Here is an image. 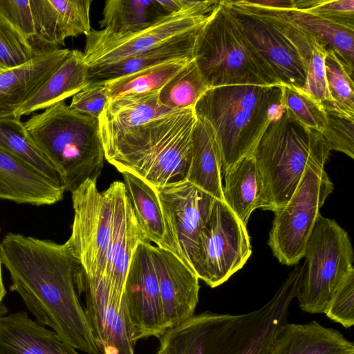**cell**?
<instances>
[{
    "label": "cell",
    "mask_w": 354,
    "mask_h": 354,
    "mask_svg": "<svg viewBox=\"0 0 354 354\" xmlns=\"http://www.w3.org/2000/svg\"><path fill=\"white\" fill-rule=\"evenodd\" d=\"M306 270L297 296L299 308L324 313L335 292L353 267L354 254L348 232L335 220L317 216L307 241Z\"/></svg>",
    "instance_id": "9"
},
{
    "label": "cell",
    "mask_w": 354,
    "mask_h": 354,
    "mask_svg": "<svg viewBox=\"0 0 354 354\" xmlns=\"http://www.w3.org/2000/svg\"><path fill=\"white\" fill-rule=\"evenodd\" d=\"M91 0H31L38 42L44 52L59 49L66 38L91 30Z\"/></svg>",
    "instance_id": "19"
},
{
    "label": "cell",
    "mask_w": 354,
    "mask_h": 354,
    "mask_svg": "<svg viewBox=\"0 0 354 354\" xmlns=\"http://www.w3.org/2000/svg\"><path fill=\"white\" fill-rule=\"evenodd\" d=\"M192 145L187 181L223 201L221 154L214 131L206 120L196 117Z\"/></svg>",
    "instance_id": "27"
},
{
    "label": "cell",
    "mask_w": 354,
    "mask_h": 354,
    "mask_svg": "<svg viewBox=\"0 0 354 354\" xmlns=\"http://www.w3.org/2000/svg\"><path fill=\"white\" fill-rule=\"evenodd\" d=\"M306 263L289 274L272 298L241 315L204 312L167 329L156 354H269L302 286Z\"/></svg>",
    "instance_id": "2"
},
{
    "label": "cell",
    "mask_w": 354,
    "mask_h": 354,
    "mask_svg": "<svg viewBox=\"0 0 354 354\" xmlns=\"http://www.w3.org/2000/svg\"><path fill=\"white\" fill-rule=\"evenodd\" d=\"M1 264L10 274V290L17 292L41 326L87 354H103L78 292L84 270L66 243L9 232L0 243Z\"/></svg>",
    "instance_id": "1"
},
{
    "label": "cell",
    "mask_w": 354,
    "mask_h": 354,
    "mask_svg": "<svg viewBox=\"0 0 354 354\" xmlns=\"http://www.w3.org/2000/svg\"><path fill=\"white\" fill-rule=\"evenodd\" d=\"M155 189L177 257L196 274L199 234L216 198L187 180Z\"/></svg>",
    "instance_id": "13"
},
{
    "label": "cell",
    "mask_w": 354,
    "mask_h": 354,
    "mask_svg": "<svg viewBox=\"0 0 354 354\" xmlns=\"http://www.w3.org/2000/svg\"><path fill=\"white\" fill-rule=\"evenodd\" d=\"M247 3L263 8L278 10H295V0H245Z\"/></svg>",
    "instance_id": "44"
},
{
    "label": "cell",
    "mask_w": 354,
    "mask_h": 354,
    "mask_svg": "<svg viewBox=\"0 0 354 354\" xmlns=\"http://www.w3.org/2000/svg\"><path fill=\"white\" fill-rule=\"evenodd\" d=\"M223 176V202L246 226L254 210L266 209L263 183L254 158H241Z\"/></svg>",
    "instance_id": "28"
},
{
    "label": "cell",
    "mask_w": 354,
    "mask_h": 354,
    "mask_svg": "<svg viewBox=\"0 0 354 354\" xmlns=\"http://www.w3.org/2000/svg\"><path fill=\"white\" fill-rule=\"evenodd\" d=\"M211 15L201 16L183 10L169 15L142 30L121 35L91 29L86 35L84 53L86 63L88 67H95L118 62L172 37L201 28Z\"/></svg>",
    "instance_id": "15"
},
{
    "label": "cell",
    "mask_w": 354,
    "mask_h": 354,
    "mask_svg": "<svg viewBox=\"0 0 354 354\" xmlns=\"http://www.w3.org/2000/svg\"><path fill=\"white\" fill-rule=\"evenodd\" d=\"M59 48L44 52L30 61L0 72V118L13 112L32 97L71 53Z\"/></svg>",
    "instance_id": "20"
},
{
    "label": "cell",
    "mask_w": 354,
    "mask_h": 354,
    "mask_svg": "<svg viewBox=\"0 0 354 354\" xmlns=\"http://www.w3.org/2000/svg\"><path fill=\"white\" fill-rule=\"evenodd\" d=\"M203 27L172 37L118 62L103 66L88 67V83H104L167 62L193 59L196 38Z\"/></svg>",
    "instance_id": "23"
},
{
    "label": "cell",
    "mask_w": 354,
    "mask_h": 354,
    "mask_svg": "<svg viewBox=\"0 0 354 354\" xmlns=\"http://www.w3.org/2000/svg\"><path fill=\"white\" fill-rule=\"evenodd\" d=\"M165 323L175 327L193 315L198 302L199 279L175 254L151 245Z\"/></svg>",
    "instance_id": "18"
},
{
    "label": "cell",
    "mask_w": 354,
    "mask_h": 354,
    "mask_svg": "<svg viewBox=\"0 0 354 354\" xmlns=\"http://www.w3.org/2000/svg\"><path fill=\"white\" fill-rule=\"evenodd\" d=\"M333 191L324 165H310L288 203L274 212L268 244L281 263L296 265L304 257L319 209Z\"/></svg>",
    "instance_id": "10"
},
{
    "label": "cell",
    "mask_w": 354,
    "mask_h": 354,
    "mask_svg": "<svg viewBox=\"0 0 354 354\" xmlns=\"http://www.w3.org/2000/svg\"><path fill=\"white\" fill-rule=\"evenodd\" d=\"M269 354H354V344L339 330L313 320L307 324H286Z\"/></svg>",
    "instance_id": "25"
},
{
    "label": "cell",
    "mask_w": 354,
    "mask_h": 354,
    "mask_svg": "<svg viewBox=\"0 0 354 354\" xmlns=\"http://www.w3.org/2000/svg\"><path fill=\"white\" fill-rule=\"evenodd\" d=\"M283 107L281 85H229L209 88L194 107L211 125L222 160V176L251 155Z\"/></svg>",
    "instance_id": "4"
},
{
    "label": "cell",
    "mask_w": 354,
    "mask_h": 354,
    "mask_svg": "<svg viewBox=\"0 0 354 354\" xmlns=\"http://www.w3.org/2000/svg\"><path fill=\"white\" fill-rule=\"evenodd\" d=\"M7 70L6 68H5L3 66H2L1 64H0V72L1 71H6Z\"/></svg>",
    "instance_id": "47"
},
{
    "label": "cell",
    "mask_w": 354,
    "mask_h": 354,
    "mask_svg": "<svg viewBox=\"0 0 354 354\" xmlns=\"http://www.w3.org/2000/svg\"><path fill=\"white\" fill-rule=\"evenodd\" d=\"M326 55V46L315 39L313 45L306 81L302 88L304 92L321 104L324 109H334L326 84L324 67Z\"/></svg>",
    "instance_id": "39"
},
{
    "label": "cell",
    "mask_w": 354,
    "mask_h": 354,
    "mask_svg": "<svg viewBox=\"0 0 354 354\" xmlns=\"http://www.w3.org/2000/svg\"><path fill=\"white\" fill-rule=\"evenodd\" d=\"M330 151L320 132L301 125L283 105L251 153L263 183L265 210L275 212L284 206L306 168L324 165Z\"/></svg>",
    "instance_id": "6"
},
{
    "label": "cell",
    "mask_w": 354,
    "mask_h": 354,
    "mask_svg": "<svg viewBox=\"0 0 354 354\" xmlns=\"http://www.w3.org/2000/svg\"><path fill=\"white\" fill-rule=\"evenodd\" d=\"M193 59L210 88L281 85L223 1L198 33Z\"/></svg>",
    "instance_id": "7"
},
{
    "label": "cell",
    "mask_w": 354,
    "mask_h": 354,
    "mask_svg": "<svg viewBox=\"0 0 354 354\" xmlns=\"http://www.w3.org/2000/svg\"><path fill=\"white\" fill-rule=\"evenodd\" d=\"M39 55L0 12V64L6 69L21 65Z\"/></svg>",
    "instance_id": "37"
},
{
    "label": "cell",
    "mask_w": 354,
    "mask_h": 354,
    "mask_svg": "<svg viewBox=\"0 0 354 354\" xmlns=\"http://www.w3.org/2000/svg\"><path fill=\"white\" fill-rule=\"evenodd\" d=\"M282 103L288 114L304 127L322 132L327 124L324 108L301 88L281 84Z\"/></svg>",
    "instance_id": "36"
},
{
    "label": "cell",
    "mask_w": 354,
    "mask_h": 354,
    "mask_svg": "<svg viewBox=\"0 0 354 354\" xmlns=\"http://www.w3.org/2000/svg\"><path fill=\"white\" fill-rule=\"evenodd\" d=\"M287 17L326 49L333 50L354 71V28L331 21L308 12L283 10Z\"/></svg>",
    "instance_id": "31"
},
{
    "label": "cell",
    "mask_w": 354,
    "mask_h": 354,
    "mask_svg": "<svg viewBox=\"0 0 354 354\" xmlns=\"http://www.w3.org/2000/svg\"><path fill=\"white\" fill-rule=\"evenodd\" d=\"M327 124L321 132L330 151H340L354 158V118L334 109H325Z\"/></svg>",
    "instance_id": "38"
},
{
    "label": "cell",
    "mask_w": 354,
    "mask_h": 354,
    "mask_svg": "<svg viewBox=\"0 0 354 354\" xmlns=\"http://www.w3.org/2000/svg\"><path fill=\"white\" fill-rule=\"evenodd\" d=\"M88 70L84 53L71 50L64 63L32 97L13 112L12 116L21 119L75 95L88 84Z\"/></svg>",
    "instance_id": "26"
},
{
    "label": "cell",
    "mask_w": 354,
    "mask_h": 354,
    "mask_svg": "<svg viewBox=\"0 0 354 354\" xmlns=\"http://www.w3.org/2000/svg\"><path fill=\"white\" fill-rule=\"evenodd\" d=\"M324 67L333 108L342 114L354 118L353 71L330 48L326 49Z\"/></svg>",
    "instance_id": "35"
},
{
    "label": "cell",
    "mask_w": 354,
    "mask_h": 354,
    "mask_svg": "<svg viewBox=\"0 0 354 354\" xmlns=\"http://www.w3.org/2000/svg\"><path fill=\"white\" fill-rule=\"evenodd\" d=\"M158 93L129 94L109 100L98 118L102 144L176 111L162 105Z\"/></svg>",
    "instance_id": "24"
},
{
    "label": "cell",
    "mask_w": 354,
    "mask_h": 354,
    "mask_svg": "<svg viewBox=\"0 0 354 354\" xmlns=\"http://www.w3.org/2000/svg\"><path fill=\"white\" fill-rule=\"evenodd\" d=\"M330 319L345 328L354 324V267L351 268L333 295L324 312Z\"/></svg>",
    "instance_id": "41"
},
{
    "label": "cell",
    "mask_w": 354,
    "mask_h": 354,
    "mask_svg": "<svg viewBox=\"0 0 354 354\" xmlns=\"http://www.w3.org/2000/svg\"><path fill=\"white\" fill-rule=\"evenodd\" d=\"M0 147L54 183L64 186L57 171L26 133L21 119L0 118Z\"/></svg>",
    "instance_id": "32"
},
{
    "label": "cell",
    "mask_w": 354,
    "mask_h": 354,
    "mask_svg": "<svg viewBox=\"0 0 354 354\" xmlns=\"http://www.w3.org/2000/svg\"><path fill=\"white\" fill-rule=\"evenodd\" d=\"M281 84L303 88L314 37L292 22L283 10L223 1Z\"/></svg>",
    "instance_id": "8"
},
{
    "label": "cell",
    "mask_w": 354,
    "mask_h": 354,
    "mask_svg": "<svg viewBox=\"0 0 354 354\" xmlns=\"http://www.w3.org/2000/svg\"><path fill=\"white\" fill-rule=\"evenodd\" d=\"M191 59L167 62L104 82L109 100L129 94L160 91Z\"/></svg>",
    "instance_id": "34"
},
{
    "label": "cell",
    "mask_w": 354,
    "mask_h": 354,
    "mask_svg": "<svg viewBox=\"0 0 354 354\" xmlns=\"http://www.w3.org/2000/svg\"><path fill=\"white\" fill-rule=\"evenodd\" d=\"M108 190L112 204L111 226L104 269L100 279L123 299L132 257L139 243L147 238L137 220L124 183L115 181Z\"/></svg>",
    "instance_id": "17"
},
{
    "label": "cell",
    "mask_w": 354,
    "mask_h": 354,
    "mask_svg": "<svg viewBox=\"0 0 354 354\" xmlns=\"http://www.w3.org/2000/svg\"><path fill=\"white\" fill-rule=\"evenodd\" d=\"M74 211L71 234L66 243L89 277L101 278L109 243L112 204L108 189L87 180L71 192Z\"/></svg>",
    "instance_id": "12"
},
{
    "label": "cell",
    "mask_w": 354,
    "mask_h": 354,
    "mask_svg": "<svg viewBox=\"0 0 354 354\" xmlns=\"http://www.w3.org/2000/svg\"><path fill=\"white\" fill-rule=\"evenodd\" d=\"M24 126L66 190L97 180L105 159L97 118L77 113L62 101L33 115Z\"/></svg>",
    "instance_id": "5"
},
{
    "label": "cell",
    "mask_w": 354,
    "mask_h": 354,
    "mask_svg": "<svg viewBox=\"0 0 354 354\" xmlns=\"http://www.w3.org/2000/svg\"><path fill=\"white\" fill-rule=\"evenodd\" d=\"M0 354H80L53 331L19 311L0 317Z\"/></svg>",
    "instance_id": "22"
},
{
    "label": "cell",
    "mask_w": 354,
    "mask_h": 354,
    "mask_svg": "<svg viewBox=\"0 0 354 354\" xmlns=\"http://www.w3.org/2000/svg\"><path fill=\"white\" fill-rule=\"evenodd\" d=\"M300 10L354 28L353 0H300Z\"/></svg>",
    "instance_id": "42"
},
{
    "label": "cell",
    "mask_w": 354,
    "mask_h": 354,
    "mask_svg": "<svg viewBox=\"0 0 354 354\" xmlns=\"http://www.w3.org/2000/svg\"><path fill=\"white\" fill-rule=\"evenodd\" d=\"M1 266L2 264L0 258V302H2L7 293L3 281Z\"/></svg>",
    "instance_id": "45"
},
{
    "label": "cell",
    "mask_w": 354,
    "mask_h": 354,
    "mask_svg": "<svg viewBox=\"0 0 354 354\" xmlns=\"http://www.w3.org/2000/svg\"><path fill=\"white\" fill-rule=\"evenodd\" d=\"M209 88L192 59L160 89L158 100L171 110L194 109Z\"/></svg>",
    "instance_id": "33"
},
{
    "label": "cell",
    "mask_w": 354,
    "mask_h": 354,
    "mask_svg": "<svg viewBox=\"0 0 354 354\" xmlns=\"http://www.w3.org/2000/svg\"><path fill=\"white\" fill-rule=\"evenodd\" d=\"M169 15L163 1L107 0L99 24L107 32L127 35L147 28Z\"/></svg>",
    "instance_id": "30"
},
{
    "label": "cell",
    "mask_w": 354,
    "mask_h": 354,
    "mask_svg": "<svg viewBox=\"0 0 354 354\" xmlns=\"http://www.w3.org/2000/svg\"><path fill=\"white\" fill-rule=\"evenodd\" d=\"M8 312V308L2 302H0V317L7 315Z\"/></svg>",
    "instance_id": "46"
},
{
    "label": "cell",
    "mask_w": 354,
    "mask_h": 354,
    "mask_svg": "<svg viewBox=\"0 0 354 354\" xmlns=\"http://www.w3.org/2000/svg\"><path fill=\"white\" fill-rule=\"evenodd\" d=\"M65 187L59 185L0 147V200L36 206L63 199Z\"/></svg>",
    "instance_id": "21"
},
{
    "label": "cell",
    "mask_w": 354,
    "mask_h": 354,
    "mask_svg": "<svg viewBox=\"0 0 354 354\" xmlns=\"http://www.w3.org/2000/svg\"><path fill=\"white\" fill-rule=\"evenodd\" d=\"M0 12L37 53H42L30 0H0Z\"/></svg>",
    "instance_id": "40"
},
{
    "label": "cell",
    "mask_w": 354,
    "mask_h": 354,
    "mask_svg": "<svg viewBox=\"0 0 354 354\" xmlns=\"http://www.w3.org/2000/svg\"><path fill=\"white\" fill-rule=\"evenodd\" d=\"M78 292L84 296V310L103 354H134L123 299L103 279L87 277L85 272L79 280Z\"/></svg>",
    "instance_id": "16"
},
{
    "label": "cell",
    "mask_w": 354,
    "mask_h": 354,
    "mask_svg": "<svg viewBox=\"0 0 354 354\" xmlns=\"http://www.w3.org/2000/svg\"><path fill=\"white\" fill-rule=\"evenodd\" d=\"M251 253L246 226L223 201L215 199L199 234L197 277L217 287L241 269Z\"/></svg>",
    "instance_id": "11"
},
{
    "label": "cell",
    "mask_w": 354,
    "mask_h": 354,
    "mask_svg": "<svg viewBox=\"0 0 354 354\" xmlns=\"http://www.w3.org/2000/svg\"><path fill=\"white\" fill-rule=\"evenodd\" d=\"M121 173L136 216L147 239L177 256L155 187L129 171Z\"/></svg>",
    "instance_id": "29"
},
{
    "label": "cell",
    "mask_w": 354,
    "mask_h": 354,
    "mask_svg": "<svg viewBox=\"0 0 354 354\" xmlns=\"http://www.w3.org/2000/svg\"><path fill=\"white\" fill-rule=\"evenodd\" d=\"M151 245L147 239L138 245L124 287V314L130 339L134 345L140 339L159 338L168 329Z\"/></svg>",
    "instance_id": "14"
},
{
    "label": "cell",
    "mask_w": 354,
    "mask_h": 354,
    "mask_svg": "<svg viewBox=\"0 0 354 354\" xmlns=\"http://www.w3.org/2000/svg\"><path fill=\"white\" fill-rule=\"evenodd\" d=\"M109 101L105 85L102 82H89L82 91L73 96L69 107L74 111L99 118Z\"/></svg>",
    "instance_id": "43"
},
{
    "label": "cell",
    "mask_w": 354,
    "mask_h": 354,
    "mask_svg": "<svg viewBox=\"0 0 354 354\" xmlns=\"http://www.w3.org/2000/svg\"><path fill=\"white\" fill-rule=\"evenodd\" d=\"M196 121L194 109L160 116L103 143L105 159L153 187L187 180Z\"/></svg>",
    "instance_id": "3"
}]
</instances>
